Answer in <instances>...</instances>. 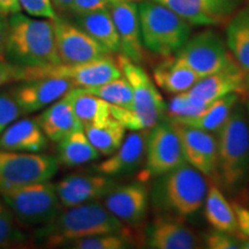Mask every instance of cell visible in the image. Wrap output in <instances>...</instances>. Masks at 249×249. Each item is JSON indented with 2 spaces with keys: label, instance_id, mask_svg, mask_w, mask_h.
I'll return each instance as SVG.
<instances>
[{
  "label": "cell",
  "instance_id": "obj_15",
  "mask_svg": "<svg viewBox=\"0 0 249 249\" xmlns=\"http://www.w3.org/2000/svg\"><path fill=\"white\" fill-rule=\"evenodd\" d=\"M117 62L133 90L134 104L129 108L161 119L166 113V103L147 71L123 54L118 55Z\"/></svg>",
  "mask_w": 249,
  "mask_h": 249
},
{
  "label": "cell",
  "instance_id": "obj_48",
  "mask_svg": "<svg viewBox=\"0 0 249 249\" xmlns=\"http://www.w3.org/2000/svg\"><path fill=\"white\" fill-rule=\"evenodd\" d=\"M245 108H246V114H247V119H248V123H249V98H248V101L246 102Z\"/></svg>",
  "mask_w": 249,
  "mask_h": 249
},
{
  "label": "cell",
  "instance_id": "obj_25",
  "mask_svg": "<svg viewBox=\"0 0 249 249\" xmlns=\"http://www.w3.org/2000/svg\"><path fill=\"white\" fill-rule=\"evenodd\" d=\"M76 23L110 53L120 52L119 35L107 8L76 15Z\"/></svg>",
  "mask_w": 249,
  "mask_h": 249
},
{
  "label": "cell",
  "instance_id": "obj_21",
  "mask_svg": "<svg viewBox=\"0 0 249 249\" xmlns=\"http://www.w3.org/2000/svg\"><path fill=\"white\" fill-rule=\"evenodd\" d=\"M246 73L238 65L213 73L211 75L201 77L191 89L185 91L189 97L210 105L217 99L230 93L245 92Z\"/></svg>",
  "mask_w": 249,
  "mask_h": 249
},
{
  "label": "cell",
  "instance_id": "obj_26",
  "mask_svg": "<svg viewBox=\"0 0 249 249\" xmlns=\"http://www.w3.org/2000/svg\"><path fill=\"white\" fill-rule=\"evenodd\" d=\"M225 42L238 66L249 73V2L241 6L227 22Z\"/></svg>",
  "mask_w": 249,
  "mask_h": 249
},
{
  "label": "cell",
  "instance_id": "obj_45",
  "mask_svg": "<svg viewBox=\"0 0 249 249\" xmlns=\"http://www.w3.org/2000/svg\"><path fill=\"white\" fill-rule=\"evenodd\" d=\"M51 1L52 4L59 9V11L66 12V11H71L74 0H51Z\"/></svg>",
  "mask_w": 249,
  "mask_h": 249
},
{
  "label": "cell",
  "instance_id": "obj_7",
  "mask_svg": "<svg viewBox=\"0 0 249 249\" xmlns=\"http://www.w3.org/2000/svg\"><path fill=\"white\" fill-rule=\"evenodd\" d=\"M0 193L14 217L24 224L44 225L60 213L55 185L50 181L29 183Z\"/></svg>",
  "mask_w": 249,
  "mask_h": 249
},
{
  "label": "cell",
  "instance_id": "obj_44",
  "mask_svg": "<svg viewBox=\"0 0 249 249\" xmlns=\"http://www.w3.org/2000/svg\"><path fill=\"white\" fill-rule=\"evenodd\" d=\"M8 21H6L4 15L0 14V55L4 53L6 46V38H7Z\"/></svg>",
  "mask_w": 249,
  "mask_h": 249
},
{
  "label": "cell",
  "instance_id": "obj_3",
  "mask_svg": "<svg viewBox=\"0 0 249 249\" xmlns=\"http://www.w3.org/2000/svg\"><path fill=\"white\" fill-rule=\"evenodd\" d=\"M217 134V179L234 193L249 181V123L245 105H235Z\"/></svg>",
  "mask_w": 249,
  "mask_h": 249
},
{
  "label": "cell",
  "instance_id": "obj_33",
  "mask_svg": "<svg viewBox=\"0 0 249 249\" xmlns=\"http://www.w3.org/2000/svg\"><path fill=\"white\" fill-rule=\"evenodd\" d=\"M111 117L123 124L126 129L136 132V130L151 129L160 123V119L150 114L143 113L134 108L116 107L111 105Z\"/></svg>",
  "mask_w": 249,
  "mask_h": 249
},
{
  "label": "cell",
  "instance_id": "obj_18",
  "mask_svg": "<svg viewBox=\"0 0 249 249\" xmlns=\"http://www.w3.org/2000/svg\"><path fill=\"white\" fill-rule=\"evenodd\" d=\"M150 129L129 133L113 154L95 166L98 173L108 177L129 176L144 164Z\"/></svg>",
  "mask_w": 249,
  "mask_h": 249
},
{
  "label": "cell",
  "instance_id": "obj_46",
  "mask_svg": "<svg viewBox=\"0 0 249 249\" xmlns=\"http://www.w3.org/2000/svg\"><path fill=\"white\" fill-rule=\"evenodd\" d=\"M234 235L236 236V239H238L239 247H240L241 249H249V238L248 236L241 234V233H239V232H235Z\"/></svg>",
  "mask_w": 249,
  "mask_h": 249
},
{
  "label": "cell",
  "instance_id": "obj_2",
  "mask_svg": "<svg viewBox=\"0 0 249 249\" xmlns=\"http://www.w3.org/2000/svg\"><path fill=\"white\" fill-rule=\"evenodd\" d=\"M4 52L12 64L20 67L60 64L52 20H37L21 13L12 15Z\"/></svg>",
  "mask_w": 249,
  "mask_h": 249
},
{
  "label": "cell",
  "instance_id": "obj_42",
  "mask_svg": "<svg viewBox=\"0 0 249 249\" xmlns=\"http://www.w3.org/2000/svg\"><path fill=\"white\" fill-rule=\"evenodd\" d=\"M18 66L17 65L0 60V87L13 81H18Z\"/></svg>",
  "mask_w": 249,
  "mask_h": 249
},
{
  "label": "cell",
  "instance_id": "obj_5",
  "mask_svg": "<svg viewBox=\"0 0 249 249\" xmlns=\"http://www.w3.org/2000/svg\"><path fill=\"white\" fill-rule=\"evenodd\" d=\"M138 8L143 46L152 53L171 57L191 37V24L160 2L141 0Z\"/></svg>",
  "mask_w": 249,
  "mask_h": 249
},
{
  "label": "cell",
  "instance_id": "obj_39",
  "mask_svg": "<svg viewBox=\"0 0 249 249\" xmlns=\"http://www.w3.org/2000/svg\"><path fill=\"white\" fill-rule=\"evenodd\" d=\"M21 8H23L31 17L44 18L53 20L55 15L51 0H18Z\"/></svg>",
  "mask_w": 249,
  "mask_h": 249
},
{
  "label": "cell",
  "instance_id": "obj_43",
  "mask_svg": "<svg viewBox=\"0 0 249 249\" xmlns=\"http://www.w3.org/2000/svg\"><path fill=\"white\" fill-rule=\"evenodd\" d=\"M21 6L18 0H0V14H17L20 13Z\"/></svg>",
  "mask_w": 249,
  "mask_h": 249
},
{
  "label": "cell",
  "instance_id": "obj_11",
  "mask_svg": "<svg viewBox=\"0 0 249 249\" xmlns=\"http://www.w3.org/2000/svg\"><path fill=\"white\" fill-rule=\"evenodd\" d=\"M55 48L62 64H80L111 54L80 27L55 17L52 20Z\"/></svg>",
  "mask_w": 249,
  "mask_h": 249
},
{
  "label": "cell",
  "instance_id": "obj_8",
  "mask_svg": "<svg viewBox=\"0 0 249 249\" xmlns=\"http://www.w3.org/2000/svg\"><path fill=\"white\" fill-rule=\"evenodd\" d=\"M173 55L192 68L200 77L238 65L225 40L211 29L189 37L182 48Z\"/></svg>",
  "mask_w": 249,
  "mask_h": 249
},
{
  "label": "cell",
  "instance_id": "obj_10",
  "mask_svg": "<svg viewBox=\"0 0 249 249\" xmlns=\"http://www.w3.org/2000/svg\"><path fill=\"white\" fill-rule=\"evenodd\" d=\"M187 163L182 152L181 142L170 121L158 123L149 132L144 169L139 179L147 181L151 178L176 169Z\"/></svg>",
  "mask_w": 249,
  "mask_h": 249
},
{
  "label": "cell",
  "instance_id": "obj_31",
  "mask_svg": "<svg viewBox=\"0 0 249 249\" xmlns=\"http://www.w3.org/2000/svg\"><path fill=\"white\" fill-rule=\"evenodd\" d=\"M83 130L99 155L107 157L113 154L126 138V128L112 117L104 123L87 127Z\"/></svg>",
  "mask_w": 249,
  "mask_h": 249
},
{
  "label": "cell",
  "instance_id": "obj_17",
  "mask_svg": "<svg viewBox=\"0 0 249 249\" xmlns=\"http://www.w3.org/2000/svg\"><path fill=\"white\" fill-rule=\"evenodd\" d=\"M118 185L105 174H71L55 185L61 207L71 208L103 198Z\"/></svg>",
  "mask_w": 249,
  "mask_h": 249
},
{
  "label": "cell",
  "instance_id": "obj_14",
  "mask_svg": "<svg viewBox=\"0 0 249 249\" xmlns=\"http://www.w3.org/2000/svg\"><path fill=\"white\" fill-rule=\"evenodd\" d=\"M103 205L124 225H138L147 216L149 188L144 181L117 185L103 197Z\"/></svg>",
  "mask_w": 249,
  "mask_h": 249
},
{
  "label": "cell",
  "instance_id": "obj_9",
  "mask_svg": "<svg viewBox=\"0 0 249 249\" xmlns=\"http://www.w3.org/2000/svg\"><path fill=\"white\" fill-rule=\"evenodd\" d=\"M53 156L0 149V192L34 182L49 181L57 173Z\"/></svg>",
  "mask_w": 249,
  "mask_h": 249
},
{
  "label": "cell",
  "instance_id": "obj_22",
  "mask_svg": "<svg viewBox=\"0 0 249 249\" xmlns=\"http://www.w3.org/2000/svg\"><path fill=\"white\" fill-rule=\"evenodd\" d=\"M48 144L38 121L24 118L11 124L0 135V149L9 151L39 152Z\"/></svg>",
  "mask_w": 249,
  "mask_h": 249
},
{
  "label": "cell",
  "instance_id": "obj_16",
  "mask_svg": "<svg viewBox=\"0 0 249 249\" xmlns=\"http://www.w3.org/2000/svg\"><path fill=\"white\" fill-rule=\"evenodd\" d=\"M107 9L119 35L120 53L141 64L144 59V46L141 38L138 5L130 0H108Z\"/></svg>",
  "mask_w": 249,
  "mask_h": 249
},
{
  "label": "cell",
  "instance_id": "obj_6",
  "mask_svg": "<svg viewBox=\"0 0 249 249\" xmlns=\"http://www.w3.org/2000/svg\"><path fill=\"white\" fill-rule=\"evenodd\" d=\"M123 76L117 59L111 54L95 59V60L80 62V64H55L40 67H20L18 71V81H27L58 77L68 80L74 88H91L107 81Z\"/></svg>",
  "mask_w": 249,
  "mask_h": 249
},
{
  "label": "cell",
  "instance_id": "obj_37",
  "mask_svg": "<svg viewBox=\"0 0 249 249\" xmlns=\"http://www.w3.org/2000/svg\"><path fill=\"white\" fill-rule=\"evenodd\" d=\"M21 114V108L11 92L0 93V135Z\"/></svg>",
  "mask_w": 249,
  "mask_h": 249
},
{
  "label": "cell",
  "instance_id": "obj_1",
  "mask_svg": "<svg viewBox=\"0 0 249 249\" xmlns=\"http://www.w3.org/2000/svg\"><path fill=\"white\" fill-rule=\"evenodd\" d=\"M105 233L130 234L126 225L117 219L103 203L92 201L66 208V210L44 224L36 233V238L48 247H55L68 245L81 238Z\"/></svg>",
  "mask_w": 249,
  "mask_h": 249
},
{
  "label": "cell",
  "instance_id": "obj_12",
  "mask_svg": "<svg viewBox=\"0 0 249 249\" xmlns=\"http://www.w3.org/2000/svg\"><path fill=\"white\" fill-rule=\"evenodd\" d=\"M181 17L191 26H222L230 21L245 0H155Z\"/></svg>",
  "mask_w": 249,
  "mask_h": 249
},
{
  "label": "cell",
  "instance_id": "obj_20",
  "mask_svg": "<svg viewBox=\"0 0 249 249\" xmlns=\"http://www.w3.org/2000/svg\"><path fill=\"white\" fill-rule=\"evenodd\" d=\"M148 247L154 249H194L200 247L196 233L180 217L157 216L147 233Z\"/></svg>",
  "mask_w": 249,
  "mask_h": 249
},
{
  "label": "cell",
  "instance_id": "obj_47",
  "mask_svg": "<svg viewBox=\"0 0 249 249\" xmlns=\"http://www.w3.org/2000/svg\"><path fill=\"white\" fill-rule=\"evenodd\" d=\"M245 90L249 93V73L245 75Z\"/></svg>",
  "mask_w": 249,
  "mask_h": 249
},
{
  "label": "cell",
  "instance_id": "obj_40",
  "mask_svg": "<svg viewBox=\"0 0 249 249\" xmlns=\"http://www.w3.org/2000/svg\"><path fill=\"white\" fill-rule=\"evenodd\" d=\"M107 4L108 0H74L71 12L75 15L86 14L99 9H107Z\"/></svg>",
  "mask_w": 249,
  "mask_h": 249
},
{
  "label": "cell",
  "instance_id": "obj_19",
  "mask_svg": "<svg viewBox=\"0 0 249 249\" xmlns=\"http://www.w3.org/2000/svg\"><path fill=\"white\" fill-rule=\"evenodd\" d=\"M68 80L48 77L27 81L11 90V95L21 108L22 114H29L49 107L73 89Z\"/></svg>",
  "mask_w": 249,
  "mask_h": 249
},
{
  "label": "cell",
  "instance_id": "obj_29",
  "mask_svg": "<svg viewBox=\"0 0 249 249\" xmlns=\"http://www.w3.org/2000/svg\"><path fill=\"white\" fill-rule=\"evenodd\" d=\"M203 204L205 219L213 230L231 234L238 231V222L232 203L227 201L219 187L210 183Z\"/></svg>",
  "mask_w": 249,
  "mask_h": 249
},
{
  "label": "cell",
  "instance_id": "obj_36",
  "mask_svg": "<svg viewBox=\"0 0 249 249\" xmlns=\"http://www.w3.org/2000/svg\"><path fill=\"white\" fill-rule=\"evenodd\" d=\"M14 218L4 201H0V248L23 240V234L18 230Z\"/></svg>",
  "mask_w": 249,
  "mask_h": 249
},
{
  "label": "cell",
  "instance_id": "obj_4",
  "mask_svg": "<svg viewBox=\"0 0 249 249\" xmlns=\"http://www.w3.org/2000/svg\"><path fill=\"white\" fill-rule=\"evenodd\" d=\"M208 187L209 183L203 174L185 163L156 177L150 195L158 210L182 218L201 209Z\"/></svg>",
  "mask_w": 249,
  "mask_h": 249
},
{
  "label": "cell",
  "instance_id": "obj_30",
  "mask_svg": "<svg viewBox=\"0 0 249 249\" xmlns=\"http://www.w3.org/2000/svg\"><path fill=\"white\" fill-rule=\"evenodd\" d=\"M99 156V152L93 148L83 129H77L59 141V161L65 166H79L97 160Z\"/></svg>",
  "mask_w": 249,
  "mask_h": 249
},
{
  "label": "cell",
  "instance_id": "obj_23",
  "mask_svg": "<svg viewBox=\"0 0 249 249\" xmlns=\"http://www.w3.org/2000/svg\"><path fill=\"white\" fill-rule=\"evenodd\" d=\"M36 119L46 138L53 142H59L77 129H83L66 95L50 104Z\"/></svg>",
  "mask_w": 249,
  "mask_h": 249
},
{
  "label": "cell",
  "instance_id": "obj_13",
  "mask_svg": "<svg viewBox=\"0 0 249 249\" xmlns=\"http://www.w3.org/2000/svg\"><path fill=\"white\" fill-rule=\"evenodd\" d=\"M181 142L185 160L205 178H217V139L213 133L169 120Z\"/></svg>",
  "mask_w": 249,
  "mask_h": 249
},
{
  "label": "cell",
  "instance_id": "obj_24",
  "mask_svg": "<svg viewBox=\"0 0 249 249\" xmlns=\"http://www.w3.org/2000/svg\"><path fill=\"white\" fill-rule=\"evenodd\" d=\"M152 77L156 86L173 95L187 91L201 79L192 68L174 55L160 62L152 71Z\"/></svg>",
  "mask_w": 249,
  "mask_h": 249
},
{
  "label": "cell",
  "instance_id": "obj_27",
  "mask_svg": "<svg viewBox=\"0 0 249 249\" xmlns=\"http://www.w3.org/2000/svg\"><path fill=\"white\" fill-rule=\"evenodd\" d=\"M66 96L83 129L104 123L111 118V104L92 93L83 91L80 88H73Z\"/></svg>",
  "mask_w": 249,
  "mask_h": 249
},
{
  "label": "cell",
  "instance_id": "obj_35",
  "mask_svg": "<svg viewBox=\"0 0 249 249\" xmlns=\"http://www.w3.org/2000/svg\"><path fill=\"white\" fill-rule=\"evenodd\" d=\"M209 105L196 101L189 97L186 92L177 93L166 104V113L169 119H179V118H191L200 114Z\"/></svg>",
  "mask_w": 249,
  "mask_h": 249
},
{
  "label": "cell",
  "instance_id": "obj_34",
  "mask_svg": "<svg viewBox=\"0 0 249 249\" xmlns=\"http://www.w3.org/2000/svg\"><path fill=\"white\" fill-rule=\"evenodd\" d=\"M128 236L117 233L96 234L71 241L68 244V247L76 249H124L129 247Z\"/></svg>",
  "mask_w": 249,
  "mask_h": 249
},
{
  "label": "cell",
  "instance_id": "obj_38",
  "mask_svg": "<svg viewBox=\"0 0 249 249\" xmlns=\"http://www.w3.org/2000/svg\"><path fill=\"white\" fill-rule=\"evenodd\" d=\"M205 245L209 249H240L234 234L213 230L204 236Z\"/></svg>",
  "mask_w": 249,
  "mask_h": 249
},
{
  "label": "cell",
  "instance_id": "obj_28",
  "mask_svg": "<svg viewBox=\"0 0 249 249\" xmlns=\"http://www.w3.org/2000/svg\"><path fill=\"white\" fill-rule=\"evenodd\" d=\"M240 93H230L224 97L217 99L202 111L200 114L191 118H179V119H169L195 128L205 130L209 133H217L224 123L230 117L233 108L240 102Z\"/></svg>",
  "mask_w": 249,
  "mask_h": 249
},
{
  "label": "cell",
  "instance_id": "obj_41",
  "mask_svg": "<svg viewBox=\"0 0 249 249\" xmlns=\"http://www.w3.org/2000/svg\"><path fill=\"white\" fill-rule=\"evenodd\" d=\"M232 207L234 209L236 222H238V231L236 232L249 238V209L236 202H233Z\"/></svg>",
  "mask_w": 249,
  "mask_h": 249
},
{
  "label": "cell",
  "instance_id": "obj_32",
  "mask_svg": "<svg viewBox=\"0 0 249 249\" xmlns=\"http://www.w3.org/2000/svg\"><path fill=\"white\" fill-rule=\"evenodd\" d=\"M80 89L86 92L92 93V95L107 101L108 104L116 105V107H132L134 104L132 87L124 75L118 79L107 81L103 85Z\"/></svg>",
  "mask_w": 249,
  "mask_h": 249
},
{
  "label": "cell",
  "instance_id": "obj_49",
  "mask_svg": "<svg viewBox=\"0 0 249 249\" xmlns=\"http://www.w3.org/2000/svg\"><path fill=\"white\" fill-rule=\"evenodd\" d=\"M130 1H141V0H130Z\"/></svg>",
  "mask_w": 249,
  "mask_h": 249
}]
</instances>
